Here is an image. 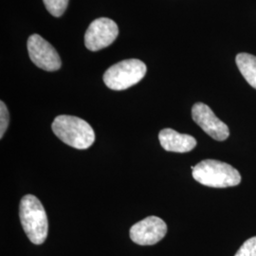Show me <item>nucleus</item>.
Here are the masks:
<instances>
[{"instance_id": "11", "label": "nucleus", "mask_w": 256, "mask_h": 256, "mask_svg": "<svg viewBox=\"0 0 256 256\" xmlns=\"http://www.w3.org/2000/svg\"><path fill=\"white\" fill-rule=\"evenodd\" d=\"M48 12L55 18L63 16L68 5V0H43Z\"/></svg>"}, {"instance_id": "6", "label": "nucleus", "mask_w": 256, "mask_h": 256, "mask_svg": "<svg viewBox=\"0 0 256 256\" xmlns=\"http://www.w3.org/2000/svg\"><path fill=\"white\" fill-rule=\"evenodd\" d=\"M28 52L32 62L46 72H56L61 66V58L57 50L39 34H32L28 39Z\"/></svg>"}, {"instance_id": "13", "label": "nucleus", "mask_w": 256, "mask_h": 256, "mask_svg": "<svg viewBox=\"0 0 256 256\" xmlns=\"http://www.w3.org/2000/svg\"><path fill=\"white\" fill-rule=\"evenodd\" d=\"M10 114L4 102H0V138H2L9 126Z\"/></svg>"}, {"instance_id": "3", "label": "nucleus", "mask_w": 256, "mask_h": 256, "mask_svg": "<svg viewBox=\"0 0 256 256\" xmlns=\"http://www.w3.org/2000/svg\"><path fill=\"white\" fill-rule=\"evenodd\" d=\"M192 178L202 185L227 188L241 182V174L236 168L216 160H205L192 166Z\"/></svg>"}, {"instance_id": "2", "label": "nucleus", "mask_w": 256, "mask_h": 256, "mask_svg": "<svg viewBox=\"0 0 256 256\" xmlns=\"http://www.w3.org/2000/svg\"><path fill=\"white\" fill-rule=\"evenodd\" d=\"M52 131L63 142L76 149H88L95 142V133L86 120L70 115H60L52 124Z\"/></svg>"}, {"instance_id": "4", "label": "nucleus", "mask_w": 256, "mask_h": 256, "mask_svg": "<svg viewBox=\"0 0 256 256\" xmlns=\"http://www.w3.org/2000/svg\"><path fill=\"white\" fill-rule=\"evenodd\" d=\"M146 64L128 59L111 66L104 74V82L112 90H124L140 82L146 74Z\"/></svg>"}, {"instance_id": "8", "label": "nucleus", "mask_w": 256, "mask_h": 256, "mask_svg": "<svg viewBox=\"0 0 256 256\" xmlns=\"http://www.w3.org/2000/svg\"><path fill=\"white\" fill-rule=\"evenodd\" d=\"M192 118L212 138L221 142L229 137L228 126L220 120L207 104L202 102L194 104L192 108Z\"/></svg>"}, {"instance_id": "9", "label": "nucleus", "mask_w": 256, "mask_h": 256, "mask_svg": "<svg viewBox=\"0 0 256 256\" xmlns=\"http://www.w3.org/2000/svg\"><path fill=\"white\" fill-rule=\"evenodd\" d=\"M158 140L162 148L169 152L187 153L196 146V140L192 136L180 134L171 128L162 129L158 134Z\"/></svg>"}, {"instance_id": "12", "label": "nucleus", "mask_w": 256, "mask_h": 256, "mask_svg": "<svg viewBox=\"0 0 256 256\" xmlns=\"http://www.w3.org/2000/svg\"><path fill=\"white\" fill-rule=\"evenodd\" d=\"M234 256H256V236L245 241Z\"/></svg>"}, {"instance_id": "1", "label": "nucleus", "mask_w": 256, "mask_h": 256, "mask_svg": "<svg viewBox=\"0 0 256 256\" xmlns=\"http://www.w3.org/2000/svg\"><path fill=\"white\" fill-rule=\"evenodd\" d=\"M19 218L30 242L36 245L43 244L48 236V222L46 210L36 196L27 194L22 198L19 205Z\"/></svg>"}, {"instance_id": "10", "label": "nucleus", "mask_w": 256, "mask_h": 256, "mask_svg": "<svg viewBox=\"0 0 256 256\" xmlns=\"http://www.w3.org/2000/svg\"><path fill=\"white\" fill-rule=\"evenodd\" d=\"M236 61L239 72L246 81L256 90V56L248 54H239Z\"/></svg>"}, {"instance_id": "5", "label": "nucleus", "mask_w": 256, "mask_h": 256, "mask_svg": "<svg viewBox=\"0 0 256 256\" xmlns=\"http://www.w3.org/2000/svg\"><path fill=\"white\" fill-rule=\"evenodd\" d=\"M118 34L119 28L113 20L106 18L95 19L86 32L84 45L92 52H98L110 46Z\"/></svg>"}, {"instance_id": "7", "label": "nucleus", "mask_w": 256, "mask_h": 256, "mask_svg": "<svg viewBox=\"0 0 256 256\" xmlns=\"http://www.w3.org/2000/svg\"><path fill=\"white\" fill-rule=\"evenodd\" d=\"M167 232L164 220L155 216L138 221L130 229V238L140 246H151L160 242Z\"/></svg>"}]
</instances>
